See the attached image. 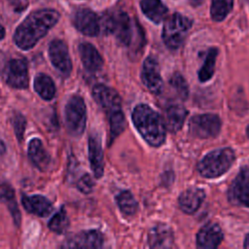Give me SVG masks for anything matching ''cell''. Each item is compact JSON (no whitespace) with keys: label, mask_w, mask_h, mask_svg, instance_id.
Listing matches in <instances>:
<instances>
[{"label":"cell","mask_w":249,"mask_h":249,"mask_svg":"<svg viewBox=\"0 0 249 249\" xmlns=\"http://www.w3.org/2000/svg\"><path fill=\"white\" fill-rule=\"evenodd\" d=\"M221 128V120L215 114H200L191 118L189 122L190 133L200 139L215 137Z\"/></svg>","instance_id":"7"},{"label":"cell","mask_w":249,"mask_h":249,"mask_svg":"<svg viewBox=\"0 0 249 249\" xmlns=\"http://www.w3.org/2000/svg\"><path fill=\"white\" fill-rule=\"evenodd\" d=\"M49 56L52 64L62 75L68 76L72 70V62L68 47L64 41L54 39L49 46Z\"/></svg>","instance_id":"10"},{"label":"cell","mask_w":249,"mask_h":249,"mask_svg":"<svg viewBox=\"0 0 249 249\" xmlns=\"http://www.w3.org/2000/svg\"><path fill=\"white\" fill-rule=\"evenodd\" d=\"M141 80L144 86L154 94H160L163 89V82L158 60L154 56H148L142 65Z\"/></svg>","instance_id":"11"},{"label":"cell","mask_w":249,"mask_h":249,"mask_svg":"<svg viewBox=\"0 0 249 249\" xmlns=\"http://www.w3.org/2000/svg\"><path fill=\"white\" fill-rule=\"evenodd\" d=\"M140 8L142 13L154 23L161 22L168 12L161 0H141Z\"/></svg>","instance_id":"23"},{"label":"cell","mask_w":249,"mask_h":249,"mask_svg":"<svg viewBox=\"0 0 249 249\" xmlns=\"http://www.w3.org/2000/svg\"><path fill=\"white\" fill-rule=\"evenodd\" d=\"M244 247L249 248V233L246 235L245 240H244Z\"/></svg>","instance_id":"38"},{"label":"cell","mask_w":249,"mask_h":249,"mask_svg":"<svg viewBox=\"0 0 249 249\" xmlns=\"http://www.w3.org/2000/svg\"><path fill=\"white\" fill-rule=\"evenodd\" d=\"M109 123H110V139L113 141L116 137H118L124 129L125 126V119L123 111H117L109 115Z\"/></svg>","instance_id":"29"},{"label":"cell","mask_w":249,"mask_h":249,"mask_svg":"<svg viewBox=\"0 0 249 249\" xmlns=\"http://www.w3.org/2000/svg\"><path fill=\"white\" fill-rule=\"evenodd\" d=\"M233 0H211L210 16L215 21H222L231 13Z\"/></svg>","instance_id":"27"},{"label":"cell","mask_w":249,"mask_h":249,"mask_svg":"<svg viewBox=\"0 0 249 249\" xmlns=\"http://www.w3.org/2000/svg\"><path fill=\"white\" fill-rule=\"evenodd\" d=\"M188 111L180 104H171L165 110L164 124L166 129L177 132L183 126Z\"/></svg>","instance_id":"21"},{"label":"cell","mask_w":249,"mask_h":249,"mask_svg":"<svg viewBox=\"0 0 249 249\" xmlns=\"http://www.w3.org/2000/svg\"><path fill=\"white\" fill-rule=\"evenodd\" d=\"M189 1H190V3H191L192 6L196 7V6H198V5L201 3L202 0H189Z\"/></svg>","instance_id":"37"},{"label":"cell","mask_w":249,"mask_h":249,"mask_svg":"<svg viewBox=\"0 0 249 249\" xmlns=\"http://www.w3.org/2000/svg\"><path fill=\"white\" fill-rule=\"evenodd\" d=\"M28 156L33 164L41 169H46L51 161V158L39 138H33L28 144Z\"/></svg>","instance_id":"22"},{"label":"cell","mask_w":249,"mask_h":249,"mask_svg":"<svg viewBox=\"0 0 249 249\" xmlns=\"http://www.w3.org/2000/svg\"><path fill=\"white\" fill-rule=\"evenodd\" d=\"M173 241L172 230L165 224L154 226L148 233V243L152 248H170Z\"/></svg>","instance_id":"17"},{"label":"cell","mask_w":249,"mask_h":249,"mask_svg":"<svg viewBox=\"0 0 249 249\" xmlns=\"http://www.w3.org/2000/svg\"><path fill=\"white\" fill-rule=\"evenodd\" d=\"M229 198L234 204L249 207V163L239 170L232 181L229 190Z\"/></svg>","instance_id":"9"},{"label":"cell","mask_w":249,"mask_h":249,"mask_svg":"<svg viewBox=\"0 0 249 249\" xmlns=\"http://www.w3.org/2000/svg\"><path fill=\"white\" fill-rule=\"evenodd\" d=\"M169 84L183 99L188 97V94H189L188 84L181 74L179 73L173 74L169 80Z\"/></svg>","instance_id":"31"},{"label":"cell","mask_w":249,"mask_h":249,"mask_svg":"<svg viewBox=\"0 0 249 249\" xmlns=\"http://www.w3.org/2000/svg\"><path fill=\"white\" fill-rule=\"evenodd\" d=\"M5 151H6V146H5L4 142L0 139V156L3 155L5 153Z\"/></svg>","instance_id":"35"},{"label":"cell","mask_w":249,"mask_h":249,"mask_svg":"<svg viewBox=\"0 0 249 249\" xmlns=\"http://www.w3.org/2000/svg\"><path fill=\"white\" fill-rule=\"evenodd\" d=\"M204 197L205 193L202 189L192 187L185 190L179 196L178 204L184 213L193 214L199 208L202 201L204 200Z\"/></svg>","instance_id":"16"},{"label":"cell","mask_w":249,"mask_h":249,"mask_svg":"<svg viewBox=\"0 0 249 249\" xmlns=\"http://www.w3.org/2000/svg\"><path fill=\"white\" fill-rule=\"evenodd\" d=\"M101 31L114 34L118 41L129 46L133 38V24L125 12H107L101 16Z\"/></svg>","instance_id":"3"},{"label":"cell","mask_w":249,"mask_h":249,"mask_svg":"<svg viewBox=\"0 0 249 249\" xmlns=\"http://www.w3.org/2000/svg\"><path fill=\"white\" fill-rule=\"evenodd\" d=\"M34 89L45 100H52L55 95V85L53 79L44 73L35 77Z\"/></svg>","instance_id":"24"},{"label":"cell","mask_w":249,"mask_h":249,"mask_svg":"<svg viewBox=\"0 0 249 249\" xmlns=\"http://www.w3.org/2000/svg\"><path fill=\"white\" fill-rule=\"evenodd\" d=\"M79 53L84 67L89 72H96L103 66V58L96 48L88 42L79 45Z\"/></svg>","instance_id":"18"},{"label":"cell","mask_w":249,"mask_h":249,"mask_svg":"<svg viewBox=\"0 0 249 249\" xmlns=\"http://www.w3.org/2000/svg\"><path fill=\"white\" fill-rule=\"evenodd\" d=\"M131 120L137 131L149 145L160 147L164 143L166 137L164 121L149 105L138 104L135 106Z\"/></svg>","instance_id":"2"},{"label":"cell","mask_w":249,"mask_h":249,"mask_svg":"<svg viewBox=\"0 0 249 249\" xmlns=\"http://www.w3.org/2000/svg\"><path fill=\"white\" fill-rule=\"evenodd\" d=\"M5 34H6L5 28H4V26H3V25L0 23V40L4 39V37H5Z\"/></svg>","instance_id":"36"},{"label":"cell","mask_w":249,"mask_h":249,"mask_svg":"<svg viewBox=\"0 0 249 249\" xmlns=\"http://www.w3.org/2000/svg\"><path fill=\"white\" fill-rule=\"evenodd\" d=\"M59 17L54 9H40L30 13L17 27L15 44L23 51L32 49L56 24Z\"/></svg>","instance_id":"1"},{"label":"cell","mask_w":249,"mask_h":249,"mask_svg":"<svg viewBox=\"0 0 249 249\" xmlns=\"http://www.w3.org/2000/svg\"><path fill=\"white\" fill-rule=\"evenodd\" d=\"M104 237L95 230L84 231L66 239L62 245L65 248H100L103 246Z\"/></svg>","instance_id":"14"},{"label":"cell","mask_w":249,"mask_h":249,"mask_svg":"<svg viewBox=\"0 0 249 249\" xmlns=\"http://www.w3.org/2000/svg\"><path fill=\"white\" fill-rule=\"evenodd\" d=\"M246 132H247V135H248V137H249V125L247 126V129H246Z\"/></svg>","instance_id":"39"},{"label":"cell","mask_w":249,"mask_h":249,"mask_svg":"<svg viewBox=\"0 0 249 249\" xmlns=\"http://www.w3.org/2000/svg\"><path fill=\"white\" fill-rule=\"evenodd\" d=\"M0 200L6 203L11 212V215L14 218L15 224L18 225L20 223V213L18 208L14 189L11 185L7 183L0 184Z\"/></svg>","instance_id":"25"},{"label":"cell","mask_w":249,"mask_h":249,"mask_svg":"<svg viewBox=\"0 0 249 249\" xmlns=\"http://www.w3.org/2000/svg\"><path fill=\"white\" fill-rule=\"evenodd\" d=\"M89 160L94 176L100 178L104 171V160L100 139L95 134L89 137Z\"/></svg>","instance_id":"19"},{"label":"cell","mask_w":249,"mask_h":249,"mask_svg":"<svg viewBox=\"0 0 249 249\" xmlns=\"http://www.w3.org/2000/svg\"><path fill=\"white\" fill-rule=\"evenodd\" d=\"M93 186H94L93 180L89 174H84L77 182V187L79 191H81L84 194H89L92 191Z\"/></svg>","instance_id":"33"},{"label":"cell","mask_w":249,"mask_h":249,"mask_svg":"<svg viewBox=\"0 0 249 249\" xmlns=\"http://www.w3.org/2000/svg\"><path fill=\"white\" fill-rule=\"evenodd\" d=\"M117 204L122 213L126 216L133 215L137 209V202L132 196V194L128 191L121 192L116 197Z\"/></svg>","instance_id":"28"},{"label":"cell","mask_w":249,"mask_h":249,"mask_svg":"<svg viewBox=\"0 0 249 249\" xmlns=\"http://www.w3.org/2000/svg\"><path fill=\"white\" fill-rule=\"evenodd\" d=\"M5 79L7 84L15 89H26L28 87L27 63L22 58L12 59L6 68Z\"/></svg>","instance_id":"13"},{"label":"cell","mask_w":249,"mask_h":249,"mask_svg":"<svg viewBox=\"0 0 249 249\" xmlns=\"http://www.w3.org/2000/svg\"><path fill=\"white\" fill-rule=\"evenodd\" d=\"M234 160L231 148H221L208 153L197 164L199 174L205 178H216L227 172Z\"/></svg>","instance_id":"4"},{"label":"cell","mask_w":249,"mask_h":249,"mask_svg":"<svg viewBox=\"0 0 249 249\" xmlns=\"http://www.w3.org/2000/svg\"><path fill=\"white\" fill-rule=\"evenodd\" d=\"M223 239V231L219 225L210 223L199 230L196 234V246L202 249H214Z\"/></svg>","instance_id":"15"},{"label":"cell","mask_w":249,"mask_h":249,"mask_svg":"<svg viewBox=\"0 0 249 249\" xmlns=\"http://www.w3.org/2000/svg\"><path fill=\"white\" fill-rule=\"evenodd\" d=\"M192 24L193 21L191 18L179 13L169 16L163 23L161 35L165 46L170 50L179 49L184 43Z\"/></svg>","instance_id":"5"},{"label":"cell","mask_w":249,"mask_h":249,"mask_svg":"<svg viewBox=\"0 0 249 249\" xmlns=\"http://www.w3.org/2000/svg\"><path fill=\"white\" fill-rule=\"evenodd\" d=\"M217 54L218 50L216 48H211L208 50L207 54L204 58V62L198 71V79L200 82H206L212 78L215 70Z\"/></svg>","instance_id":"26"},{"label":"cell","mask_w":249,"mask_h":249,"mask_svg":"<svg viewBox=\"0 0 249 249\" xmlns=\"http://www.w3.org/2000/svg\"><path fill=\"white\" fill-rule=\"evenodd\" d=\"M69 226V221L66 215V212L63 208H61L58 212H56L49 222V228L51 231L56 233H63Z\"/></svg>","instance_id":"30"},{"label":"cell","mask_w":249,"mask_h":249,"mask_svg":"<svg viewBox=\"0 0 249 249\" xmlns=\"http://www.w3.org/2000/svg\"><path fill=\"white\" fill-rule=\"evenodd\" d=\"M72 22L75 28L86 36L94 37L101 32V17L89 9L77 10L72 17Z\"/></svg>","instance_id":"8"},{"label":"cell","mask_w":249,"mask_h":249,"mask_svg":"<svg viewBox=\"0 0 249 249\" xmlns=\"http://www.w3.org/2000/svg\"><path fill=\"white\" fill-rule=\"evenodd\" d=\"M21 203L27 212L40 217L48 216L53 210L52 202L47 197L40 195L30 196H23Z\"/></svg>","instance_id":"20"},{"label":"cell","mask_w":249,"mask_h":249,"mask_svg":"<svg viewBox=\"0 0 249 249\" xmlns=\"http://www.w3.org/2000/svg\"><path fill=\"white\" fill-rule=\"evenodd\" d=\"M87 122V110L80 95H72L65 106V124L68 132L74 136L83 134Z\"/></svg>","instance_id":"6"},{"label":"cell","mask_w":249,"mask_h":249,"mask_svg":"<svg viewBox=\"0 0 249 249\" xmlns=\"http://www.w3.org/2000/svg\"><path fill=\"white\" fill-rule=\"evenodd\" d=\"M92 97L108 115L122 110V99L118 92L110 87L96 85L92 89Z\"/></svg>","instance_id":"12"},{"label":"cell","mask_w":249,"mask_h":249,"mask_svg":"<svg viewBox=\"0 0 249 249\" xmlns=\"http://www.w3.org/2000/svg\"><path fill=\"white\" fill-rule=\"evenodd\" d=\"M12 123L14 125V130L16 133V136L19 142L22 141L24 130L26 127V120L21 114H15L12 118Z\"/></svg>","instance_id":"32"},{"label":"cell","mask_w":249,"mask_h":249,"mask_svg":"<svg viewBox=\"0 0 249 249\" xmlns=\"http://www.w3.org/2000/svg\"><path fill=\"white\" fill-rule=\"evenodd\" d=\"M14 11L19 13L25 10L28 6V0H8Z\"/></svg>","instance_id":"34"}]
</instances>
